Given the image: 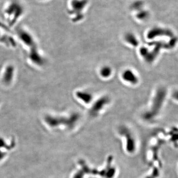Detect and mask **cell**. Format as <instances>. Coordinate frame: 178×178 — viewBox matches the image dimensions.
Returning a JSON list of instances; mask_svg holds the SVG:
<instances>
[{
  "label": "cell",
  "mask_w": 178,
  "mask_h": 178,
  "mask_svg": "<svg viewBox=\"0 0 178 178\" xmlns=\"http://www.w3.org/2000/svg\"><path fill=\"white\" fill-rule=\"evenodd\" d=\"M120 135L125 138V149L129 154H133L137 150V141L136 138L127 128H121L120 130Z\"/></svg>",
  "instance_id": "6da1fadb"
},
{
  "label": "cell",
  "mask_w": 178,
  "mask_h": 178,
  "mask_svg": "<svg viewBox=\"0 0 178 178\" xmlns=\"http://www.w3.org/2000/svg\"><path fill=\"white\" fill-rule=\"evenodd\" d=\"M79 116L77 114H74L69 118L64 117H55L47 116L46 117L47 122H48L51 126H57L58 125L65 124L69 126V127H72L76 123L78 120L79 119Z\"/></svg>",
  "instance_id": "7a4b0ae2"
},
{
  "label": "cell",
  "mask_w": 178,
  "mask_h": 178,
  "mask_svg": "<svg viewBox=\"0 0 178 178\" xmlns=\"http://www.w3.org/2000/svg\"><path fill=\"white\" fill-rule=\"evenodd\" d=\"M88 3V0H73L71 2L72 10L71 14H76V17L74 18L75 21H79L83 18L81 12Z\"/></svg>",
  "instance_id": "3957f363"
},
{
  "label": "cell",
  "mask_w": 178,
  "mask_h": 178,
  "mask_svg": "<svg viewBox=\"0 0 178 178\" xmlns=\"http://www.w3.org/2000/svg\"><path fill=\"white\" fill-rule=\"evenodd\" d=\"M23 12V9L18 3L13 2L10 4L6 10V13L8 16L12 17V22L17 21L18 18L21 15Z\"/></svg>",
  "instance_id": "277c9868"
},
{
  "label": "cell",
  "mask_w": 178,
  "mask_h": 178,
  "mask_svg": "<svg viewBox=\"0 0 178 178\" xmlns=\"http://www.w3.org/2000/svg\"><path fill=\"white\" fill-rule=\"evenodd\" d=\"M108 99L107 98H103L100 99L98 100L95 103L92 107V110H91V113L93 115L95 116L100 111L102 108H103L106 103H108Z\"/></svg>",
  "instance_id": "5b68a950"
},
{
  "label": "cell",
  "mask_w": 178,
  "mask_h": 178,
  "mask_svg": "<svg viewBox=\"0 0 178 178\" xmlns=\"http://www.w3.org/2000/svg\"><path fill=\"white\" fill-rule=\"evenodd\" d=\"M18 32L19 38L26 44L28 46H33L34 44V41L33 37L29 33L23 30H19Z\"/></svg>",
  "instance_id": "8992f818"
},
{
  "label": "cell",
  "mask_w": 178,
  "mask_h": 178,
  "mask_svg": "<svg viewBox=\"0 0 178 178\" xmlns=\"http://www.w3.org/2000/svg\"><path fill=\"white\" fill-rule=\"evenodd\" d=\"M14 66L9 65L6 68L3 75V80L4 83L8 84L12 82L14 76Z\"/></svg>",
  "instance_id": "52a82bcc"
},
{
  "label": "cell",
  "mask_w": 178,
  "mask_h": 178,
  "mask_svg": "<svg viewBox=\"0 0 178 178\" xmlns=\"http://www.w3.org/2000/svg\"><path fill=\"white\" fill-rule=\"evenodd\" d=\"M122 77L125 81L129 83H131V84H136L138 82L137 77L131 70H125L122 74Z\"/></svg>",
  "instance_id": "ba28073f"
},
{
  "label": "cell",
  "mask_w": 178,
  "mask_h": 178,
  "mask_svg": "<svg viewBox=\"0 0 178 178\" xmlns=\"http://www.w3.org/2000/svg\"><path fill=\"white\" fill-rule=\"evenodd\" d=\"M77 96L86 103H88L92 101V95L88 92H78L77 94Z\"/></svg>",
  "instance_id": "9c48e42d"
},
{
  "label": "cell",
  "mask_w": 178,
  "mask_h": 178,
  "mask_svg": "<svg viewBox=\"0 0 178 178\" xmlns=\"http://www.w3.org/2000/svg\"><path fill=\"white\" fill-rule=\"evenodd\" d=\"M125 40L128 43H130V44H132L133 46H136L138 44V41L136 38L135 36L131 33H129L126 34L125 36Z\"/></svg>",
  "instance_id": "30bf717a"
},
{
  "label": "cell",
  "mask_w": 178,
  "mask_h": 178,
  "mask_svg": "<svg viewBox=\"0 0 178 178\" xmlns=\"http://www.w3.org/2000/svg\"><path fill=\"white\" fill-rule=\"evenodd\" d=\"M112 72L111 69L108 66H104L101 69V75L104 78H107L110 76Z\"/></svg>",
  "instance_id": "8fae6325"
},
{
  "label": "cell",
  "mask_w": 178,
  "mask_h": 178,
  "mask_svg": "<svg viewBox=\"0 0 178 178\" xmlns=\"http://www.w3.org/2000/svg\"><path fill=\"white\" fill-rule=\"evenodd\" d=\"M143 2L141 1H138L135 2V3L133 4L132 8L136 10H140L143 7Z\"/></svg>",
  "instance_id": "7c38bea8"
},
{
  "label": "cell",
  "mask_w": 178,
  "mask_h": 178,
  "mask_svg": "<svg viewBox=\"0 0 178 178\" xmlns=\"http://www.w3.org/2000/svg\"><path fill=\"white\" fill-rule=\"evenodd\" d=\"M148 15H149V14H148V12L145 10H142V11H141L140 13H138V14H137V17L139 19H144L147 18Z\"/></svg>",
  "instance_id": "4fadbf2b"
}]
</instances>
